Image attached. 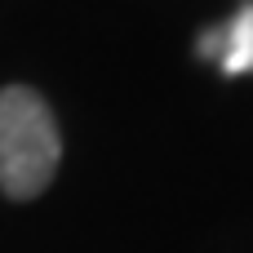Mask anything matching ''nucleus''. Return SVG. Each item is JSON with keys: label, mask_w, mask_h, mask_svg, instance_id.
<instances>
[{"label": "nucleus", "mask_w": 253, "mask_h": 253, "mask_svg": "<svg viewBox=\"0 0 253 253\" xmlns=\"http://www.w3.org/2000/svg\"><path fill=\"white\" fill-rule=\"evenodd\" d=\"M62 165L58 116L31 84L0 89V191L9 200H36L53 187Z\"/></svg>", "instance_id": "1"}, {"label": "nucleus", "mask_w": 253, "mask_h": 253, "mask_svg": "<svg viewBox=\"0 0 253 253\" xmlns=\"http://www.w3.org/2000/svg\"><path fill=\"white\" fill-rule=\"evenodd\" d=\"M196 58L213 62L222 76H253V0L196 36Z\"/></svg>", "instance_id": "2"}]
</instances>
